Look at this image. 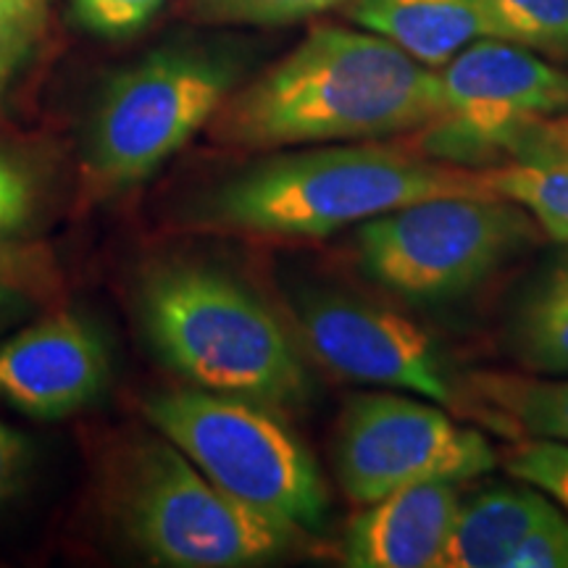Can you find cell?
Segmentation results:
<instances>
[{
  "instance_id": "1",
  "label": "cell",
  "mask_w": 568,
  "mask_h": 568,
  "mask_svg": "<svg viewBox=\"0 0 568 568\" xmlns=\"http://www.w3.org/2000/svg\"><path fill=\"white\" fill-rule=\"evenodd\" d=\"M443 113L435 69L368 30L318 24L211 119L245 151L374 142L422 132Z\"/></svg>"
},
{
  "instance_id": "2",
  "label": "cell",
  "mask_w": 568,
  "mask_h": 568,
  "mask_svg": "<svg viewBox=\"0 0 568 568\" xmlns=\"http://www.w3.org/2000/svg\"><path fill=\"white\" fill-rule=\"evenodd\" d=\"M435 195H495L468 169L382 142H332L282 153L234 174L205 197L201 222L266 237H329Z\"/></svg>"
},
{
  "instance_id": "3",
  "label": "cell",
  "mask_w": 568,
  "mask_h": 568,
  "mask_svg": "<svg viewBox=\"0 0 568 568\" xmlns=\"http://www.w3.org/2000/svg\"><path fill=\"white\" fill-rule=\"evenodd\" d=\"M142 324L163 364L193 387L295 408L311 382L276 316L216 268L166 266L142 287Z\"/></svg>"
},
{
  "instance_id": "4",
  "label": "cell",
  "mask_w": 568,
  "mask_h": 568,
  "mask_svg": "<svg viewBox=\"0 0 568 568\" xmlns=\"http://www.w3.org/2000/svg\"><path fill=\"white\" fill-rule=\"evenodd\" d=\"M145 416L240 503L303 535L324 524L329 493L322 471L274 408L195 387L153 397Z\"/></svg>"
},
{
  "instance_id": "5",
  "label": "cell",
  "mask_w": 568,
  "mask_h": 568,
  "mask_svg": "<svg viewBox=\"0 0 568 568\" xmlns=\"http://www.w3.org/2000/svg\"><path fill=\"white\" fill-rule=\"evenodd\" d=\"M539 237L521 205L500 195H435L358 224L361 268L410 303L468 295Z\"/></svg>"
},
{
  "instance_id": "6",
  "label": "cell",
  "mask_w": 568,
  "mask_h": 568,
  "mask_svg": "<svg viewBox=\"0 0 568 568\" xmlns=\"http://www.w3.org/2000/svg\"><path fill=\"white\" fill-rule=\"evenodd\" d=\"M122 516L126 535L148 558L176 568L268 564L303 537L213 485L169 439L134 450Z\"/></svg>"
},
{
  "instance_id": "7",
  "label": "cell",
  "mask_w": 568,
  "mask_h": 568,
  "mask_svg": "<svg viewBox=\"0 0 568 568\" xmlns=\"http://www.w3.org/2000/svg\"><path fill=\"white\" fill-rule=\"evenodd\" d=\"M232 61L190 48H163L105 84L88 132V172L109 190L145 182L187 145L230 98Z\"/></svg>"
},
{
  "instance_id": "8",
  "label": "cell",
  "mask_w": 568,
  "mask_h": 568,
  "mask_svg": "<svg viewBox=\"0 0 568 568\" xmlns=\"http://www.w3.org/2000/svg\"><path fill=\"white\" fill-rule=\"evenodd\" d=\"M437 77L443 113L422 134L424 153L439 161L516 155L568 113V71L510 40L471 42Z\"/></svg>"
},
{
  "instance_id": "9",
  "label": "cell",
  "mask_w": 568,
  "mask_h": 568,
  "mask_svg": "<svg viewBox=\"0 0 568 568\" xmlns=\"http://www.w3.org/2000/svg\"><path fill=\"white\" fill-rule=\"evenodd\" d=\"M497 453L479 429L437 403L395 393L353 395L337 424V481L355 506L422 481H466L489 474Z\"/></svg>"
},
{
  "instance_id": "10",
  "label": "cell",
  "mask_w": 568,
  "mask_h": 568,
  "mask_svg": "<svg viewBox=\"0 0 568 568\" xmlns=\"http://www.w3.org/2000/svg\"><path fill=\"white\" fill-rule=\"evenodd\" d=\"M297 324L318 364L343 379L468 408L466 385L435 339L393 308L343 293H311L297 305Z\"/></svg>"
},
{
  "instance_id": "11",
  "label": "cell",
  "mask_w": 568,
  "mask_h": 568,
  "mask_svg": "<svg viewBox=\"0 0 568 568\" xmlns=\"http://www.w3.org/2000/svg\"><path fill=\"white\" fill-rule=\"evenodd\" d=\"M111 358L95 324L55 314L0 339V397L27 416L63 418L109 385Z\"/></svg>"
},
{
  "instance_id": "12",
  "label": "cell",
  "mask_w": 568,
  "mask_h": 568,
  "mask_svg": "<svg viewBox=\"0 0 568 568\" xmlns=\"http://www.w3.org/2000/svg\"><path fill=\"white\" fill-rule=\"evenodd\" d=\"M460 506L456 481H422L368 503L347 524L343 564L351 568H443Z\"/></svg>"
},
{
  "instance_id": "13",
  "label": "cell",
  "mask_w": 568,
  "mask_h": 568,
  "mask_svg": "<svg viewBox=\"0 0 568 568\" xmlns=\"http://www.w3.org/2000/svg\"><path fill=\"white\" fill-rule=\"evenodd\" d=\"M345 17L429 69L477 40H503L487 0H351Z\"/></svg>"
},
{
  "instance_id": "14",
  "label": "cell",
  "mask_w": 568,
  "mask_h": 568,
  "mask_svg": "<svg viewBox=\"0 0 568 568\" xmlns=\"http://www.w3.org/2000/svg\"><path fill=\"white\" fill-rule=\"evenodd\" d=\"M558 506L529 481L487 487L460 506L443 568H508L518 545Z\"/></svg>"
},
{
  "instance_id": "15",
  "label": "cell",
  "mask_w": 568,
  "mask_h": 568,
  "mask_svg": "<svg viewBox=\"0 0 568 568\" xmlns=\"http://www.w3.org/2000/svg\"><path fill=\"white\" fill-rule=\"evenodd\" d=\"M508 351L527 372L568 376V251L524 290L508 318Z\"/></svg>"
},
{
  "instance_id": "16",
  "label": "cell",
  "mask_w": 568,
  "mask_h": 568,
  "mask_svg": "<svg viewBox=\"0 0 568 568\" xmlns=\"http://www.w3.org/2000/svg\"><path fill=\"white\" fill-rule=\"evenodd\" d=\"M545 124L508 163L485 169V182L495 195L521 205L539 232L568 245V151L548 138Z\"/></svg>"
},
{
  "instance_id": "17",
  "label": "cell",
  "mask_w": 568,
  "mask_h": 568,
  "mask_svg": "<svg viewBox=\"0 0 568 568\" xmlns=\"http://www.w3.org/2000/svg\"><path fill=\"white\" fill-rule=\"evenodd\" d=\"M464 385L468 408L485 410L489 424L568 445V376L471 374Z\"/></svg>"
},
{
  "instance_id": "18",
  "label": "cell",
  "mask_w": 568,
  "mask_h": 568,
  "mask_svg": "<svg viewBox=\"0 0 568 568\" xmlns=\"http://www.w3.org/2000/svg\"><path fill=\"white\" fill-rule=\"evenodd\" d=\"M503 40L568 59V0H487Z\"/></svg>"
},
{
  "instance_id": "19",
  "label": "cell",
  "mask_w": 568,
  "mask_h": 568,
  "mask_svg": "<svg viewBox=\"0 0 568 568\" xmlns=\"http://www.w3.org/2000/svg\"><path fill=\"white\" fill-rule=\"evenodd\" d=\"M351 0H190V17L216 27H284Z\"/></svg>"
},
{
  "instance_id": "20",
  "label": "cell",
  "mask_w": 568,
  "mask_h": 568,
  "mask_svg": "<svg viewBox=\"0 0 568 568\" xmlns=\"http://www.w3.org/2000/svg\"><path fill=\"white\" fill-rule=\"evenodd\" d=\"M508 471L518 481H529L542 489L556 506L568 514V445L556 439L527 437L514 445L506 456Z\"/></svg>"
},
{
  "instance_id": "21",
  "label": "cell",
  "mask_w": 568,
  "mask_h": 568,
  "mask_svg": "<svg viewBox=\"0 0 568 568\" xmlns=\"http://www.w3.org/2000/svg\"><path fill=\"white\" fill-rule=\"evenodd\" d=\"M38 209V176L19 155L0 148V243L30 226Z\"/></svg>"
},
{
  "instance_id": "22",
  "label": "cell",
  "mask_w": 568,
  "mask_h": 568,
  "mask_svg": "<svg viewBox=\"0 0 568 568\" xmlns=\"http://www.w3.org/2000/svg\"><path fill=\"white\" fill-rule=\"evenodd\" d=\"M166 0H71L84 30L103 38H126L153 19Z\"/></svg>"
},
{
  "instance_id": "23",
  "label": "cell",
  "mask_w": 568,
  "mask_h": 568,
  "mask_svg": "<svg viewBox=\"0 0 568 568\" xmlns=\"http://www.w3.org/2000/svg\"><path fill=\"white\" fill-rule=\"evenodd\" d=\"M508 568H568V518L556 508L531 529L510 556Z\"/></svg>"
},
{
  "instance_id": "24",
  "label": "cell",
  "mask_w": 568,
  "mask_h": 568,
  "mask_svg": "<svg viewBox=\"0 0 568 568\" xmlns=\"http://www.w3.org/2000/svg\"><path fill=\"white\" fill-rule=\"evenodd\" d=\"M45 0H0V45L27 53L42 27Z\"/></svg>"
},
{
  "instance_id": "25",
  "label": "cell",
  "mask_w": 568,
  "mask_h": 568,
  "mask_svg": "<svg viewBox=\"0 0 568 568\" xmlns=\"http://www.w3.org/2000/svg\"><path fill=\"white\" fill-rule=\"evenodd\" d=\"M32 447L17 429L0 422V503L19 493L30 471Z\"/></svg>"
},
{
  "instance_id": "26",
  "label": "cell",
  "mask_w": 568,
  "mask_h": 568,
  "mask_svg": "<svg viewBox=\"0 0 568 568\" xmlns=\"http://www.w3.org/2000/svg\"><path fill=\"white\" fill-rule=\"evenodd\" d=\"M24 295H21V287L13 276L6 274V268L0 266V326L11 322L13 316L24 311Z\"/></svg>"
},
{
  "instance_id": "27",
  "label": "cell",
  "mask_w": 568,
  "mask_h": 568,
  "mask_svg": "<svg viewBox=\"0 0 568 568\" xmlns=\"http://www.w3.org/2000/svg\"><path fill=\"white\" fill-rule=\"evenodd\" d=\"M24 55H27V53L13 51V48H9V45H0V95H3L6 84L11 82L13 71H17L19 61L24 59Z\"/></svg>"
},
{
  "instance_id": "28",
  "label": "cell",
  "mask_w": 568,
  "mask_h": 568,
  "mask_svg": "<svg viewBox=\"0 0 568 568\" xmlns=\"http://www.w3.org/2000/svg\"><path fill=\"white\" fill-rule=\"evenodd\" d=\"M545 132H548V138L556 142V145L566 148L568 151V113H564V116L558 119H550V122L545 124Z\"/></svg>"
}]
</instances>
